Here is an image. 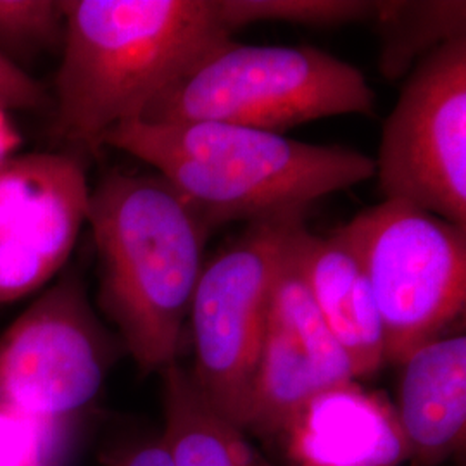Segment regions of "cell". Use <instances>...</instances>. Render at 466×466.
<instances>
[{
  "instance_id": "277c9868",
  "label": "cell",
  "mask_w": 466,
  "mask_h": 466,
  "mask_svg": "<svg viewBox=\"0 0 466 466\" xmlns=\"http://www.w3.org/2000/svg\"><path fill=\"white\" fill-rule=\"evenodd\" d=\"M367 76L311 46L219 42L167 86L137 121H215L282 134L302 123L373 116Z\"/></svg>"
},
{
  "instance_id": "6da1fadb",
  "label": "cell",
  "mask_w": 466,
  "mask_h": 466,
  "mask_svg": "<svg viewBox=\"0 0 466 466\" xmlns=\"http://www.w3.org/2000/svg\"><path fill=\"white\" fill-rule=\"evenodd\" d=\"M102 147L154 167L211 230L306 215L318 200L375 177L373 157L360 150L215 121H128L106 135Z\"/></svg>"
},
{
  "instance_id": "3957f363",
  "label": "cell",
  "mask_w": 466,
  "mask_h": 466,
  "mask_svg": "<svg viewBox=\"0 0 466 466\" xmlns=\"http://www.w3.org/2000/svg\"><path fill=\"white\" fill-rule=\"evenodd\" d=\"M56 134L99 152L200 56L232 34L215 0H63Z\"/></svg>"
},
{
  "instance_id": "7c38bea8",
  "label": "cell",
  "mask_w": 466,
  "mask_h": 466,
  "mask_svg": "<svg viewBox=\"0 0 466 466\" xmlns=\"http://www.w3.org/2000/svg\"><path fill=\"white\" fill-rule=\"evenodd\" d=\"M300 275L333 337L348 354L354 379L385 363L382 319L365 261L344 227L315 235L302 225L294 237Z\"/></svg>"
},
{
  "instance_id": "2e32d148",
  "label": "cell",
  "mask_w": 466,
  "mask_h": 466,
  "mask_svg": "<svg viewBox=\"0 0 466 466\" xmlns=\"http://www.w3.org/2000/svg\"><path fill=\"white\" fill-rule=\"evenodd\" d=\"M218 19L227 32L254 23L302 26H340L371 21L375 0H215Z\"/></svg>"
},
{
  "instance_id": "d6986e66",
  "label": "cell",
  "mask_w": 466,
  "mask_h": 466,
  "mask_svg": "<svg viewBox=\"0 0 466 466\" xmlns=\"http://www.w3.org/2000/svg\"><path fill=\"white\" fill-rule=\"evenodd\" d=\"M46 92L23 67L0 54V106L7 111H28L44 106Z\"/></svg>"
},
{
  "instance_id": "44dd1931",
  "label": "cell",
  "mask_w": 466,
  "mask_h": 466,
  "mask_svg": "<svg viewBox=\"0 0 466 466\" xmlns=\"http://www.w3.org/2000/svg\"><path fill=\"white\" fill-rule=\"evenodd\" d=\"M21 146V135L17 132L15 121L9 116V111L0 106V165L16 156Z\"/></svg>"
},
{
  "instance_id": "ac0fdd59",
  "label": "cell",
  "mask_w": 466,
  "mask_h": 466,
  "mask_svg": "<svg viewBox=\"0 0 466 466\" xmlns=\"http://www.w3.org/2000/svg\"><path fill=\"white\" fill-rule=\"evenodd\" d=\"M65 423H49L0 408V466H54Z\"/></svg>"
},
{
  "instance_id": "7a4b0ae2",
  "label": "cell",
  "mask_w": 466,
  "mask_h": 466,
  "mask_svg": "<svg viewBox=\"0 0 466 466\" xmlns=\"http://www.w3.org/2000/svg\"><path fill=\"white\" fill-rule=\"evenodd\" d=\"M99 304L142 373L178 361L213 232L163 177L113 171L90 188Z\"/></svg>"
},
{
  "instance_id": "5b68a950",
  "label": "cell",
  "mask_w": 466,
  "mask_h": 466,
  "mask_svg": "<svg viewBox=\"0 0 466 466\" xmlns=\"http://www.w3.org/2000/svg\"><path fill=\"white\" fill-rule=\"evenodd\" d=\"M382 319L385 361L400 365L465 313L466 228L400 200L346 225Z\"/></svg>"
},
{
  "instance_id": "8992f818",
  "label": "cell",
  "mask_w": 466,
  "mask_h": 466,
  "mask_svg": "<svg viewBox=\"0 0 466 466\" xmlns=\"http://www.w3.org/2000/svg\"><path fill=\"white\" fill-rule=\"evenodd\" d=\"M304 218L285 215L248 223L204 263L192 298L194 367L188 373L204 400L242 431L273 283Z\"/></svg>"
},
{
  "instance_id": "30bf717a",
  "label": "cell",
  "mask_w": 466,
  "mask_h": 466,
  "mask_svg": "<svg viewBox=\"0 0 466 466\" xmlns=\"http://www.w3.org/2000/svg\"><path fill=\"white\" fill-rule=\"evenodd\" d=\"M300 227L290 237L273 283L244 420V432L261 439H275L292 413L318 392L356 380L348 354L300 275L294 250Z\"/></svg>"
},
{
  "instance_id": "9a60e30c",
  "label": "cell",
  "mask_w": 466,
  "mask_h": 466,
  "mask_svg": "<svg viewBox=\"0 0 466 466\" xmlns=\"http://www.w3.org/2000/svg\"><path fill=\"white\" fill-rule=\"evenodd\" d=\"M371 23L380 35L379 67L400 80L433 50L466 35L463 0H377Z\"/></svg>"
},
{
  "instance_id": "e0dca14e",
  "label": "cell",
  "mask_w": 466,
  "mask_h": 466,
  "mask_svg": "<svg viewBox=\"0 0 466 466\" xmlns=\"http://www.w3.org/2000/svg\"><path fill=\"white\" fill-rule=\"evenodd\" d=\"M63 0H0L2 56L11 59V52L32 54L47 49L63 42Z\"/></svg>"
},
{
  "instance_id": "52a82bcc",
  "label": "cell",
  "mask_w": 466,
  "mask_h": 466,
  "mask_svg": "<svg viewBox=\"0 0 466 466\" xmlns=\"http://www.w3.org/2000/svg\"><path fill=\"white\" fill-rule=\"evenodd\" d=\"M373 161L383 200L466 228V35L408 73Z\"/></svg>"
},
{
  "instance_id": "ba28073f",
  "label": "cell",
  "mask_w": 466,
  "mask_h": 466,
  "mask_svg": "<svg viewBox=\"0 0 466 466\" xmlns=\"http://www.w3.org/2000/svg\"><path fill=\"white\" fill-rule=\"evenodd\" d=\"M115 360L82 279L66 273L0 335V408L66 423L99 396Z\"/></svg>"
},
{
  "instance_id": "8fae6325",
  "label": "cell",
  "mask_w": 466,
  "mask_h": 466,
  "mask_svg": "<svg viewBox=\"0 0 466 466\" xmlns=\"http://www.w3.org/2000/svg\"><path fill=\"white\" fill-rule=\"evenodd\" d=\"M275 439L294 466H400L410 460L396 406L358 380L306 400Z\"/></svg>"
},
{
  "instance_id": "5bb4252c",
  "label": "cell",
  "mask_w": 466,
  "mask_h": 466,
  "mask_svg": "<svg viewBox=\"0 0 466 466\" xmlns=\"http://www.w3.org/2000/svg\"><path fill=\"white\" fill-rule=\"evenodd\" d=\"M165 432L159 442L173 466H275L250 446L244 431L204 400L178 361L159 371Z\"/></svg>"
},
{
  "instance_id": "4fadbf2b",
  "label": "cell",
  "mask_w": 466,
  "mask_h": 466,
  "mask_svg": "<svg viewBox=\"0 0 466 466\" xmlns=\"http://www.w3.org/2000/svg\"><path fill=\"white\" fill-rule=\"evenodd\" d=\"M396 411L410 461L439 466L465 442L466 337L442 335L402 363Z\"/></svg>"
},
{
  "instance_id": "ffe728a7",
  "label": "cell",
  "mask_w": 466,
  "mask_h": 466,
  "mask_svg": "<svg viewBox=\"0 0 466 466\" xmlns=\"http://www.w3.org/2000/svg\"><path fill=\"white\" fill-rule=\"evenodd\" d=\"M111 466H173L167 451L159 441H154L149 444L138 446L137 450L127 452L123 458H119L115 465Z\"/></svg>"
},
{
  "instance_id": "9c48e42d",
  "label": "cell",
  "mask_w": 466,
  "mask_h": 466,
  "mask_svg": "<svg viewBox=\"0 0 466 466\" xmlns=\"http://www.w3.org/2000/svg\"><path fill=\"white\" fill-rule=\"evenodd\" d=\"M88 198L73 154H16L0 165V304L32 296L66 267Z\"/></svg>"
}]
</instances>
